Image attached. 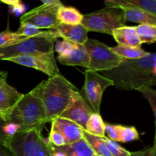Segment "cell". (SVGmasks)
<instances>
[{
	"mask_svg": "<svg viewBox=\"0 0 156 156\" xmlns=\"http://www.w3.org/2000/svg\"><path fill=\"white\" fill-rule=\"evenodd\" d=\"M105 141L108 146L109 152L111 156H129L130 155V152L126 150L123 146H120L117 142L112 141L105 136Z\"/></svg>",
	"mask_w": 156,
	"mask_h": 156,
	"instance_id": "obj_27",
	"label": "cell"
},
{
	"mask_svg": "<svg viewBox=\"0 0 156 156\" xmlns=\"http://www.w3.org/2000/svg\"><path fill=\"white\" fill-rule=\"evenodd\" d=\"M137 91H140L143 97L149 101L154 117H156V91L150 86H142Z\"/></svg>",
	"mask_w": 156,
	"mask_h": 156,
	"instance_id": "obj_26",
	"label": "cell"
},
{
	"mask_svg": "<svg viewBox=\"0 0 156 156\" xmlns=\"http://www.w3.org/2000/svg\"><path fill=\"white\" fill-rule=\"evenodd\" d=\"M47 140L50 144L56 146V147H61V146H63L66 145L65 140H64L62 135L53 125H51V129H50V132Z\"/></svg>",
	"mask_w": 156,
	"mask_h": 156,
	"instance_id": "obj_30",
	"label": "cell"
},
{
	"mask_svg": "<svg viewBox=\"0 0 156 156\" xmlns=\"http://www.w3.org/2000/svg\"><path fill=\"white\" fill-rule=\"evenodd\" d=\"M42 2L43 5H62V2L60 0H41Z\"/></svg>",
	"mask_w": 156,
	"mask_h": 156,
	"instance_id": "obj_36",
	"label": "cell"
},
{
	"mask_svg": "<svg viewBox=\"0 0 156 156\" xmlns=\"http://www.w3.org/2000/svg\"><path fill=\"white\" fill-rule=\"evenodd\" d=\"M123 11L120 8L108 7L83 15L82 24L88 31L99 32L111 35L116 28L125 25Z\"/></svg>",
	"mask_w": 156,
	"mask_h": 156,
	"instance_id": "obj_6",
	"label": "cell"
},
{
	"mask_svg": "<svg viewBox=\"0 0 156 156\" xmlns=\"http://www.w3.org/2000/svg\"><path fill=\"white\" fill-rule=\"evenodd\" d=\"M129 156H156L155 142H154V144L152 147L146 148L137 152H131Z\"/></svg>",
	"mask_w": 156,
	"mask_h": 156,
	"instance_id": "obj_32",
	"label": "cell"
},
{
	"mask_svg": "<svg viewBox=\"0 0 156 156\" xmlns=\"http://www.w3.org/2000/svg\"><path fill=\"white\" fill-rule=\"evenodd\" d=\"M113 52L122 59H133L144 57L149 54V52H146L141 47H122V46H116L111 47Z\"/></svg>",
	"mask_w": 156,
	"mask_h": 156,
	"instance_id": "obj_22",
	"label": "cell"
},
{
	"mask_svg": "<svg viewBox=\"0 0 156 156\" xmlns=\"http://www.w3.org/2000/svg\"><path fill=\"white\" fill-rule=\"evenodd\" d=\"M56 17L59 24L76 25L81 24L83 20V15L76 8L62 5L59 7Z\"/></svg>",
	"mask_w": 156,
	"mask_h": 156,
	"instance_id": "obj_19",
	"label": "cell"
},
{
	"mask_svg": "<svg viewBox=\"0 0 156 156\" xmlns=\"http://www.w3.org/2000/svg\"><path fill=\"white\" fill-rule=\"evenodd\" d=\"M7 123L20 126L21 130L39 129L42 130L47 123L45 110L41 98V85L38 84L16 105L2 116Z\"/></svg>",
	"mask_w": 156,
	"mask_h": 156,
	"instance_id": "obj_2",
	"label": "cell"
},
{
	"mask_svg": "<svg viewBox=\"0 0 156 156\" xmlns=\"http://www.w3.org/2000/svg\"><path fill=\"white\" fill-rule=\"evenodd\" d=\"M0 156H15L5 143L0 142Z\"/></svg>",
	"mask_w": 156,
	"mask_h": 156,
	"instance_id": "obj_34",
	"label": "cell"
},
{
	"mask_svg": "<svg viewBox=\"0 0 156 156\" xmlns=\"http://www.w3.org/2000/svg\"><path fill=\"white\" fill-rule=\"evenodd\" d=\"M8 73L0 71V113L2 116L12 109L23 94L7 82Z\"/></svg>",
	"mask_w": 156,
	"mask_h": 156,
	"instance_id": "obj_13",
	"label": "cell"
},
{
	"mask_svg": "<svg viewBox=\"0 0 156 156\" xmlns=\"http://www.w3.org/2000/svg\"><path fill=\"white\" fill-rule=\"evenodd\" d=\"M85 131L98 137L105 136V123L100 114L94 112L87 121Z\"/></svg>",
	"mask_w": 156,
	"mask_h": 156,
	"instance_id": "obj_21",
	"label": "cell"
},
{
	"mask_svg": "<svg viewBox=\"0 0 156 156\" xmlns=\"http://www.w3.org/2000/svg\"><path fill=\"white\" fill-rule=\"evenodd\" d=\"M120 124L105 123V136L114 142L119 141Z\"/></svg>",
	"mask_w": 156,
	"mask_h": 156,
	"instance_id": "obj_31",
	"label": "cell"
},
{
	"mask_svg": "<svg viewBox=\"0 0 156 156\" xmlns=\"http://www.w3.org/2000/svg\"><path fill=\"white\" fill-rule=\"evenodd\" d=\"M89 57L88 69L104 72L117 67L123 59L117 56L111 48L98 40H87L84 44Z\"/></svg>",
	"mask_w": 156,
	"mask_h": 156,
	"instance_id": "obj_7",
	"label": "cell"
},
{
	"mask_svg": "<svg viewBox=\"0 0 156 156\" xmlns=\"http://www.w3.org/2000/svg\"><path fill=\"white\" fill-rule=\"evenodd\" d=\"M7 146L15 156H52L53 148L42 130L30 129L17 132L10 137Z\"/></svg>",
	"mask_w": 156,
	"mask_h": 156,
	"instance_id": "obj_5",
	"label": "cell"
},
{
	"mask_svg": "<svg viewBox=\"0 0 156 156\" xmlns=\"http://www.w3.org/2000/svg\"><path fill=\"white\" fill-rule=\"evenodd\" d=\"M117 89L138 90L142 86L156 85V53L139 59H123L115 68L101 72Z\"/></svg>",
	"mask_w": 156,
	"mask_h": 156,
	"instance_id": "obj_1",
	"label": "cell"
},
{
	"mask_svg": "<svg viewBox=\"0 0 156 156\" xmlns=\"http://www.w3.org/2000/svg\"><path fill=\"white\" fill-rule=\"evenodd\" d=\"M140 140V133L135 126H123L120 125L119 133L120 143H129Z\"/></svg>",
	"mask_w": 156,
	"mask_h": 156,
	"instance_id": "obj_25",
	"label": "cell"
},
{
	"mask_svg": "<svg viewBox=\"0 0 156 156\" xmlns=\"http://www.w3.org/2000/svg\"><path fill=\"white\" fill-rule=\"evenodd\" d=\"M106 6L108 7H120V6L126 5L123 0H104Z\"/></svg>",
	"mask_w": 156,
	"mask_h": 156,
	"instance_id": "obj_35",
	"label": "cell"
},
{
	"mask_svg": "<svg viewBox=\"0 0 156 156\" xmlns=\"http://www.w3.org/2000/svg\"><path fill=\"white\" fill-rule=\"evenodd\" d=\"M92 156H99L98 155H97V154H95V153H94V155H93Z\"/></svg>",
	"mask_w": 156,
	"mask_h": 156,
	"instance_id": "obj_39",
	"label": "cell"
},
{
	"mask_svg": "<svg viewBox=\"0 0 156 156\" xmlns=\"http://www.w3.org/2000/svg\"><path fill=\"white\" fill-rule=\"evenodd\" d=\"M126 5L146 11L156 16V0H123Z\"/></svg>",
	"mask_w": 156,
	"mask_h": 156,
	"instance_id": "obj_24",
	"label": "cell"
},
{
	"mask_svg": "<svg viewBox=\"0 0 156 156\" xmlns=\"http://www.w3.org/2000/svg\"><path fill=\"white\" fill-rule=\"evenodd\" d=\"M59 34L54 30H44L39 34L27 37L5 46H0V59L34 53H54L55 41Z\"/></svg>",
	"mask_w": 156,
	"mask_h": 156,
	"instance_id": "obj_4",
	"label": "cell"
},
{
	"mask_svg": "<svg viewBox=\"0 0 156 156\" xmlns=\"http://www.w3.org/2000/svg\"><path fill=\"white\" fill-rule=\"evenodd\" d=\"M5 61L15 62L22 66L34 69L47 75L49 77L60 74L55 60L54 53H34L19 55L8 58Z\"/></svg>",
	"mask_w": 156,
	"mask_h": 156,
	"instance_id": "obj_9",
	"label": "cell"
},
{
	"mask_svg": "<svg viewBox=\"0 0 156 156\" xmlns=\"http://www.w3.org/2000/svg\"><path fill=\"white\" fill-rule=\"evenodd\" d=\"M0 114H1V113H0ZM1 115H2V114H1Z\"/></svg>",
	"mask_w": 156,
	"mask_h": 156,
	"instance_id": "obj_40",
	"label": "cell"
},
{
	"mask_svg": "<svg viewBox=\"0 0 156 156\" xmlns=\"http://www.w3.org/2000/svg\"><path fill=\"white\" fill-rule=\"evenodd\" d=\"M83 139L95 154L99 156H111L105 143V137L95 136L83 130Z\"/></svg>",
	"mask_w": 156,
	"mask_h": 156,
	"instance_id": "obj_20",
	"label": "cell"
},
{
	"mask_svg": "<svg viewBox=\"0 0 156 156\" xmlns=\"http://www.w3.org/2000/svg\"><path fill=\"white\" fill-rule=\"evenodd\" d=\"M50 123L62 134L66 145L73 144L83 138L84 129L71 120L59 117L53 119Z\"/></svg>",
	"mask_w": 156,
	"mask_h": 156,
	"instance_id": "obj_14",
	"label": "cell"
},
{
	"mask_svg": "<svg viewBox=\"0 0 156 156\" xmlns=\"http://www.w3.org/2000/svg\"><path fill=\"white\" fill-rule=\"evenodd\" d=\"M6 124H7V122L4 120L2 116L0 114V142H2L7 145L10 137L6 134L5 130Z\"/></svg>",
	"mask_w": 156,
	"mask_h": 156,
	"instance_id": "obj_33",
	"label": "cell"
},
{
	"mask_svg": "<svg viewBox=\"0 0 156 156\" xmlns=\"http://www.w3.org/2000/svg\"><path fill=\"white\" fill-rule=\"evenodd\" d=\"M120 9L123 11L125 21H132L138 23L139 24H149L156 25V16L148 13L146 11L137 8L129 5L120 6Z\"/></svg>",
	"mask_w": 156,
	"mask_h": 156,
	"instance_id": "obj_17",
	"label": "cell"
},
{
	"mask_svg": "<svg viewBox=\"0 0 156 156\" xmlns=\"http://www.w3.org/2000/svg\"><path fill=\"white\" fill-rule=\"evenodd\" d=\"M27 37L20 36L16 32H13L9 30V27L4 31L0 32V46H5L15 42Z\"/></svg>",
	"mask_w": 156,
	"mask_h": 156,
	"instance_id": "obj_29",
	"label": "cell"
},
{
	"mask_svg": "<svg viewBox=\"0 0 156 156\" xmlns=\"http://www.w3.org/2000/svg\"><path fill=\"white\" fill-rule=\"evenodd\" d=\"M41 98L47 123L60 117L79 91L61 74L41 82Z\"/></svg>",
	"mask_w": 156,
	"mask_h": 156,
	"instance_id": "obj_3",
	"label": "cell"
},
{
	"mask_svg": "<svg viewBox=\"0 0 156 156\" xmlns=\"http://www.w3.org/2000/svg\"><path fill=\"white\" fill-rule=\"evenodd\" d=\"M20 1H21V0H0L1 2L8 5L11 6V7L20 4Z\"/></svg>",
	"mask_w": 156,
	"mask_h": 156,
	"instance_id": "obj_37",
	"label": "cell"
},
{
	"mask_svg": "<svg viewBox=\"0 0 156 156\" xmlns=\"http://www.w3.org/2000/svg\"><path fill=\"white\" fill-rule=\"evenodd\" d=\"M54 49L58 53V60L62 65L82 66L88 69L89 57L84 45L63 39L62 41L56 40Z\"/></svg>",
	"mask_w": 156,
	"mask_h": 156,
	"instance_id": "obj_10",
	"label": "cell"
},
{
	"mask_svg": "<svg viewBox=\"0 0 156 156\" xmlns=\"http://www.w3.org/2000/svg\"><path fill=\"white\" fill-rule=\"evenodd\" d=\"M111 35L119 46L128 47H141L142 43L138 36L135 26L126 24L114 29Z\"/></svg>",
	"mask_w": 156,
	"mask_h": 156,
	"instance_id": "obj_16",
	"label": "cell"
},
{
	"mask_svg": "<svg viewBox=\"0 0 156 156\" xmlns=\"http://www.w3.org/2000/svg\"><path fill=\"white\" fill-rule=\"evenodd\" d=\"M54 30L57 32L59 37L75 44L84 45L88 39V30L82 24L76 25L59 24Z\"/></svg>",
	"mask_w": 156,
	"mask_h": 156,
	"instance_id": "obj_15",
	"label": "cell"
},
{
	"mask_svg": "<svg viewBox=\"0 0 156 156\" xmlns=\"http://www.w3.org/2000/svg\"><path fill=\"white\" fill-rule=\"evenodd\" d=\"M55 150L62 152L66 156H92L94 152L83 138L76 143L56 147L51 144Z\"/></svg>",
	"mask_w": 156,
	"mask_h": 156,
	"instance_id": "obj_18",
	"label": "cell"
},
{
	"mask_svg": "<svg viewBox=\"0 0 156 156\" xmlns=\"http://www.w3.org/2000/svg\"><path fill=\"white\" fill-rule=\"evenodd\" d=\"M59 6L42 4L21 15L20 22L30 23L41 30H55L59 24L56 17Z\"/></svg>",
	"mask_w": 156,
	"mask_h": 156,
	"instance_id": "obj_11",
	"label": "cell"
},
{
	"mask_svg": "<svg viewBox=\"0 0 156 156\" xmlns=\"http://www.w3.org/2000/svg\"><path fill=\"white\" fill-rule=\"evenodd\" d=\"M43 30H41L30 23L20 22V26L16 33L22 37H32L39 34Z\"/></svg>",
	"mask_w": 156,
	"mask_h": 156,
	"instance_id": "obj_28",
	"label": "cell"
},
{
	"mask_svg": "<svg viewBox=\"0 0 156 156\" xmlns=\"http://www.w3.org/2000/svg\"><path fill=\"white\" fill-rule=\"evenodd\" d=\"M142 44H154L156 41V25L142 24L135 26Z\"/></svg>",
	"mask_w": 156,
	"mask_h": 156,
	"instance_id": "obj_23",
	"label": "cell"
},
{
	"mask_svg": "<svg viewBox=\"0 0 156 156\" xmlns=\"http://www.w3.org/2000/svg\"><path fill=\"white\" fill-rule=\"evenodd\" d=\"M53 148V147H52ZM52 156H66L62 152H59V151L55 150V149H53V155Z\"/></svg>",
	"mask_w": 156,
	"mask_h": 156,
	"instance_id": "obj_38",
	"label": "cell"
},
{
	"mask_svg": "<svg viewBox=\"0 0 156 156\" xmlns=\"http://www.w3.org/2000/svg\"><path fill=\"white\" fill-rule=\"evenodd\" d=\"M110 86H113L112 81L98 72L87 69L85 72V83L79 94L94 112L100 114L102 96L106 88Z\"/></svg>",
	"mask_w": 156,
	"mask_h": 156,
	"instance_id": "obj_8",
	"label": "cell"
},
{
	"mask_svg": "<svg viewBox=\"0 0 156 156\" xmlns=\"http://www.w3.org/2000/svg\"><path fill=\"white\" fill-rule=\"evenodd\" d=\"M93 113L94 111L79 92L60 117L74 122L85 130L87 121Z\"/></svg>",
	"mask_w": 156,
	"mask_h": 156,
	"instance_id": "obj_12",
	"label": "cell"
}]
</instances>
